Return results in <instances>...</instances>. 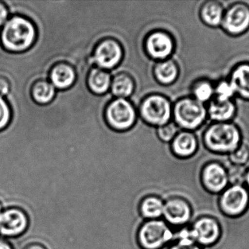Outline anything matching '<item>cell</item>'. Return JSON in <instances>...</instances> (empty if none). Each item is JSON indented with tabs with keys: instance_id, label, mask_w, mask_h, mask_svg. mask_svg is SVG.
<instances>
[{
	"instance_id": "7a4b0ae2",
	"label": "cell",
	"mask_w": 249,
	"mask_h": 249,
	"mask_svg": "<svg viewBox=\"0 0 249 249\" xmlns=\"http://www.w3.org/2000/svg\"><path fill=\"white\" fill-rule=\"evenodd\" d=\"M36 30L34 24L22 17L10 18L0 33L2 47L13 53H21L28 50L34 44Z\"/></svg>"
},
{
	"instance_id": "9c48e42d",
	"label": "cell",
	"mask_w": 249,
	"mask_h": 249,
	"mask_svg": "<svg viewBox=\"0 0 249 249\" xmlns=\"http://www.w3.org/2000/svg\"><path fill=\"white\" fill-rule=\"evenodd\" d=\"M145 49L149 57L160 62L170 59L176 49V42L168 32L155 30L145 38Z\"/></svg>"
},
{
	"instance_id": "f546056e",
	"label": "cell",
	"mask_w": 249,
	"mask_h": 249,
	"mask_svg": "<svg viewBox=\"0 0 249 249\" xmlns=\"http://www.w3.org/2000/svg\"><path fill=\"white\" fill-rule=\"evenodd\" d=\"M167 249H202V246L196 244L192 237L179 239L178 241L170 243Z\"/></svg>"
},
{
	"instance_id": "603a6c76",
	"label": "cell",
	"mask_w": 249,
	"mask_h": 249,
	"mask_svg": "<svg viewBox=\"0 0 249 249\" xmlns=\"http://www.w3.org/2000/svg\"><path fill=\"white\" fill-rule=\"evenodd\" d=\"M110 86L113 95L122 99L129 97L135 89V84L132 77L126 73L116 75L113 78Z\"/></svg>"
},
{
	"instance_id": "484cf974",
	"label": "cell",
	"mask_w": 249,
	"mask_h": 249,
	"mask_svg": "<svg viewBox=\"0 0 249 249\" xmlns=\"http://www.w3.org/2000/svg\"><path fill=\"white\" fill-rule=\"evenodd\" d=\"M227 158L230 164L246 167V164L249 162V145L242 142L234 152L227 155Z\"/></svg>"
},
{
	"instance_id": "4fadbf2b",
	"label": "cell",
	"mask_w": 249,
	"mask_h": 249,
	"mask_svg": "<svg viewBox=\"0 0 249 249\" xmlns=\"http://www.w3.org/2000/svg\"><path fill=\"white\" fill-rule=\"evenodd\" d=\"M122 48L119 42L107 38L100 42L94 50L93 61L103 70L114 68L122 60Z\"/></svg>"
},
{
	"instance_id": "83f0119b",
	"label": "cell",
	"mask_w": 249,
	"mask_h": 249,
	"mask_svg": "<svg viewBox=\"0 0 249 249\" xmlns=\"http://www.w3.org/2000/svg\"><path fill=\"white\" fill-rule=\"evenodd\" d=\"M179 132V128L174 122H169L157 127V136L164 142H171Z\"/></svg>"
},
{
	"instance_id": "ac0fdd59",
	"label": "cell",
	"mask_w": 249,
	"mask_h": 249,
	"mask_svg": "<svg viewBox=\"0 0 249 249\" xmlns=\"http://www.w3.org/2000/svg\"><path fill=\"white\" fill-rule=\"evenodd\" d=\"M180 74L178 65L174 59L160 61L154 68V75L157 82L164 86H169L177 81Z\"/></svg>"
},
{
	"instance_id": "d6a6232c",
	"label": "cell",
	"mask_w": 249,
	"mask_h": 249,
	"mask_svg": "<svg viewBox=\"0 0 249 249\" xmlns=\"http://www.w3.org/2000/svg\"><path fill=\"white\" fill-rule=\"evenodd\" d=\"M0 249H13V248L8 241L0 239Z\"/></svg>"
},
{
	"instance_id": "1f68e13d",
	"label": "cell",
	"mask_w": 249,
	"mask_h": 249,
	"mask_svg": "<svg viewBox=\"0 0 249 249\" xmlns=\"http://www.w3.org/2000/svg\"><path fill=\"white\" fill-rule=\"evenodd\" d=\"M8 17V11L6 5L3 2H0V27L4 25Z\"/></svg>"
},
{
	"instance_id": "4316f807",
	"label": "cell",
	"mask_w": 249,
	"mask_h": 249,
	"mask_svg": "<svg viewBox=\"0 0 249 249\" xmlns=\"http://www.w3.org/2000/svg\"><path fill=\"white\" fill-rule=\"evenodd\" d=\"M235 91L229 80H221L215 86L214 98L219 101L232 100Z\"/></svg>"
},
{
	"instance_id": "5bb4252c",
	"label": "cell",
	"mask_w": 249,
	"mask_h": 249,
	"mask_svg": "<svg viewBox=\"0 0 249 249\" xmlns=\"http://www.w3.org/2000/svg\"><path fill=\"white\" fill-rule=\"evenodd\" d=\"M192 215L191 206L185 199L173 197L164 202L162 217L172 227L189 226Z\"/></svg>"
},
{
	"instance_id": "836d02e7",
	"label": "cell",
	"mask_w": 249,
	"mask_h": 249,
	"mask_svg": "<svg viewBox=\"0 0 249 249\" xmlns=\"http://www.w3.org/2000/svg\"><path fill=\"white\" fill-rule=\"evenodd\" d=\"M24 249H46L44 246L38 243H33V244L29 245Z\"/></svg>"
},
{
	"instance_id": "d6986e66",
	"label": "cell",
	"mask_w": 249,
	"mask_h": 249,
	"mask_svg": "<svg viewBox=\"0 0 249 249\" xmlns=\"http://www.w3.org/2000/svg\"><path fill=\"white\" fill-rule=\"evenodd\" d=\"M50 78L55 88L66 89L75 82V71L68 64H57L51 71Z\"/></svg>"
},
{
	"instance_id": "f1b7e54d",
	"label": "cell",
	"mask_w": 249,
	"mask_h": 249,
	"mask_svg": "<svg viewBox=\"0 0 249 249\" xmlns=\"http://www.w3.org/2000/svg\"><path fill=\"white\" fill-rule=\"evenodd\" d=\"M11 119V110L9 105L3 97L0 96V131L5 129Z\"/></svg>"
},
{
	"instance_id": "ba28073f",
	"label": "cell",
	"mask_w": 249,
	"mask_h": 249,
	"mask_svg": "<svg viewBox=\"0 0 249 249\" xmlns=\"http://www.w3.org/2000/svg\"><path fill=\"white\" fill-rule=\"evenodd\" d=\"M222 30L233 37L242 36L249 30V6L243 2H236L224 11L221 24Z\"/></svg>"
},
{
	"instance_id": "2e32d148",
	"label": "cell",
	"mask_w": 249,
	"mask_h": 249,
	"mask_svg": "<svg viewBox=\"0 0 249 249\" xmlns=\"http://www.w3.org/2000/svg\"><path fill=\"white\" fill-rule=\"evenodd\" d=\"M229 81L235 94L249 101V62H242L234 66L230 72Z\"/></svg>"
},
{
	"instance_id": "d4e9b609",
	"label": "cell",
	"mask_w": 249,
	"mask_h": 249,
	"mask_svg": "<svg viewBox=\"0 0 249 249\" xmlns=\"http://www.w3.org/2000/svg\"><path fill=\"white\" fill-rule=\"evenodd\" d=\"M191 91L193 98L204 104L214 98L215 85L206 78H201L194 83Z\"/></svg>"
},
{
	"instance_id": "30bf717a",
	"label": "cell",
	"mask_w": 249,
	"mask_h": 249,
	"mask_svg": "<svg viewBox=\"0 0 249 249\" xmlns=\"http://www.w3.org/2000/svg\"><path fill=\"white\" fill-rule=\"evenodd\" d=\"M201 180L208 192L218 195L222 193L229 186L227 169L218 161H209L202 167Z\"/></svg>"
},
{
	"instance_id": "ffe728a7",
	"label": "cell",
	"mask_w": 249,
	"mask_h": 249,
	"mask_svg": "<svg viewBox=\"0 0 249 249\" xmlns=\"http://www.w3.org/2000/svg\"><path fill=\"white\" fill-rule=\"evenodd\" d=\"M224 11V7L219 2L207 1L201 6L199 17L205 25L210 27H218L222 22Z\"/></svg>"
},
{
	"instance_id": "8992f818",
	"label": "cell",
	"mask_w": 249,
	"mask_h": 249,
	"mask_svg": "<svg viewBox=\"0 0 249 249\" xmlns=\"http://www.w3.org/2000/svg\"><path fill=\"white\" fill-rule=\"evenodd\" d=\"M136 110L130 102L118 98L112 101L106 110V119L110 127L116 130L130 129L136 121Z\"/></svg>"
},
{
	"instance_id": "4dcf8cb0",
	"label": "cell",
	"mask_w": 249,
	"mask_h": 249,
	"mask_svg": "<svg viewBox=\"0 0 249 249\" xmlns=\"http://www.w3.org/2000/svg\"><path fill=\"white\" fill-rule=\"evenodd\" d=\"M11 89V83L7 77L0 75V96L6 95Z\"/></svg>"
},
{
	"instance_id": "6da1fadb",
	"label": "cell",
	"mask_w": 249,
	"mask_h": 249,
	"mask_svg": "<svg viewBox=\"0 0 249 249\" xmlns=\"http://www.w3.org/2000/svg\"><path fill=\"white\" fill-rule=\"evenodd\" d=\"M205 148L217 155H229L242 143L240 128L232 122H213L202 136Z\"/></svg>"
},
{
	"instance_id": "44dd1931",
	"label": "cell",
	"mask_w": 249,
	"mask_h": 249,
	"mask_svg": "<svg viewBox=\"0 0 249 249\" xmlns=\"http://www.w3.org/2000/svg\"><path fill=\"white\" fill-rule=\"evenodd\" d=\"M87 84L89 88L94 94H105L107 92L111 84L110 75L104 70L94 68L89 74Z\"/></svg>"
},
{
	"instance_id": "9a60e30c",
	"label": "cell",
	"mask_w": 249,
	"mask_h": 249,
	"mask_svg": "<svg viewBox=\"0 0 249 249\" xmlns=\"http://www.w3.org/2000/svg\"><path fill=\"white\" fill-rule=\"evenodd\" d=\"M199 142L195 133L191 131H179L170 142V152L176 158L188 160L196 155Z\"/></svg>"
},
{
	"instance_id": "7402d4cb",
	"label": "cell",
	"mask_w": 249,
	"mask_h": 249,
	"mask_svg": "<svg viewBox=\"0 0 249 249\" xmlns=\"http://www.w3.org/2000/svg\"><path fill=\"white\" fill-rule=\"evenodd\" d=\"M164 202L155 196H147L141 199L139 210L142 218L159 219L162 217Z\"/></svg>"
},
{
	"instance_id": "277c9868",
	"label": "cell",
	"mask_w": 249,
	"mask_h": 249,
	"mask_svg": "<svg viewBox=\"0 0 249 249\" xmlns=\"http://www.w3.org/2000/svg\"><path fill=\"white\" fill-rule=\"evenodd\" d=\"M137 241L142 249H161L176 242L174 230L164 219L148 220L138 228Z\"/></svg>"
},
{
	"instance_id": "7c38bea8",
	"label": "cell",
	"mask_w": 249,
	"mask_h": 249,
	"mask_svg": "<svg viewBox=\"0 0 249 249\" xmlns=\"http://www.w3.org/2000/svg\"><path fill=\"white\" fill-rule=\"evenodd\" d=\"M28 224L27 214L19 208L3 209L0 213V234L3 237L20 235L27 230Z\"/></svg>"
},
{
	"instance_id": "e0dca14e",
	"label": "cell",
	"mask_w": 249,
	"mask_h": 249,
	"mask_svg": "<svg viewBox=\"0 0 249 249\" xmlns=\"http://www.w3.org/2000/svg\"><path fill=\"white\" fill-rule=\"evenodd\" d=\"M208 117L213 122H230L237 113V106L233 100L219 101L213 98L209 102Z\"/></svg>"
},
{
	"instance_id": "3957f363",
	"label": "cell",
	"mask_w": 249,
	"mask_h": 249,
	"mask_svg": "<svg viewBox=\"0 0 249 249\" xmlns=\"http://www.w3.org/2000/svg\"><path fill=\"white\" fill-rule=\"evenodd\" d=\"M173 118L178 127L192 132L203 124L208 118V111L203 103L192 97H184L173 105Z\"/></svg>"
},
{
	"instance_id": "e575fe53",
	"label": "cell",
	"mask_w": 249,
	"mask_h": 249,
	"mask_svg": "<svg viewBox=\"0 0 249 249\" xmlns=\"http://www.w3.org/2000/svg\"><path fill=\"white\" fill-rule=\"evenodd\" d=\"M245 182H246V186L249 189V168L248 169L247 171H246Z\"/></svg>"
},
{
	"instance_id": "d590c367",
	"label": "cell",
	"mask_w": 249,
	"mask_h": 249,
	"mask_svg": "<svg viewBox=\"0 0 249 249\" xmlns=\"http://www.w3.org/2000/svg\"><path fill=\"white\" fill-rule=\"evenodd\" d=\"M3 211V208H2V202H0V213L2 212Z\"/></svg>"
},
{
	"instance_id": "52a82bcc",
	"label": "cell",
	"mask_w": 249,
	"mask_h": 249,
	"mask_svg": "<svg viewBox=\"0 0 249 249\" xmlns=\"http://www.w3.org/2000/svg\"><path fill=\"white\" fill-rule=\"evenodd\" d=\"M219 207L225 215L237 217L242 215L249 205V192L246 186L231 185L220 194Z\"/></svg>"
},
{
	"instance_id": "cb8c5ba5",
	"label": "cell",
	"mask_w": 249,
	"mask_h": 249,
	"mask_svg": "<svg viewBox=\"0 0 249 249\" xmlns=\"http://www.w3.org/2000/svg\"><path fill=\"white\" fill-rule=\"evenodd\" d=\"M56 94V88L52 83L40 80L35 83L32 89L33 100L38 104L46 105L51 103Z\"/></svg>"
},
{
	"instance_id": "5b68a950",
	"label": "cell",
	"mask_w": 249,
	"mask_h": 249,
	"mask_svg": "<svg viewBox=\"0 0 249 249\" xmlns=\"http://www.w3.org/2000/svg\"><path fill=\"white\" fill-rule=\"evenodd\" d=\"M140 114L144 122L159 127L170 122L173 118V105L166 96L150 94L141 103Z\"/></svg>"
},
{
	"instance_id": "8fae6325",
	"label": "cell",
	"mask_w": 249,
	"mask_h": 249,
	"mask_svg": "<svg viewBox=\"0 0 249 249\" xmlns=\"http://www.w3.org/2000/svg\"><path fill=\"white\" fill-rule=\"evenodd\" d=\"M190 230L193 240L202 247L212 246L219 240L221 236L219 224L211 217L198 218L190 226Z\"/></svg>"
}]
</instances>
